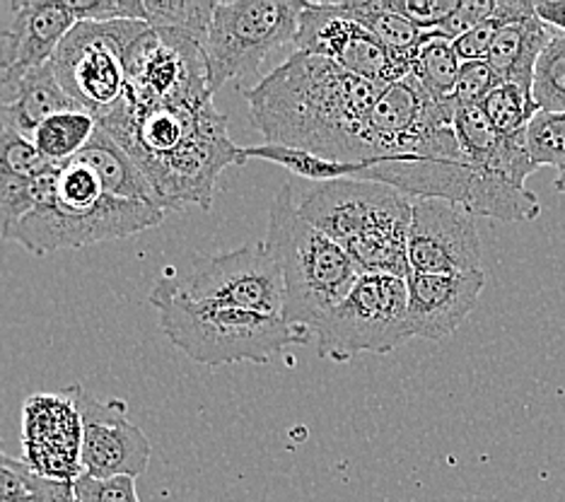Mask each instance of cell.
I'll return each instance as SVG.
<instances>
[{"instance_id":"cell-1","label":"cell","mask_w":565,"mask_h":502,"mask_svg":"<svg viewBox=\"0 0 565 502\" xmlns=\"http://www.w3.org/2000/svg\"><path fill=\"white\" fill-rule=\"evenodd\" d=\"M382 89L324 56L295 51L244 97L266 143L365 164V126Z\"/></svg>"},{"instance_id":"cell-2","label":"cell","mask_w":565,"mask_h":502,"mask_svg":"<svg viewBox=\"0 0 565 502\" xmlns=\"http://www.w3.org/2000/svg\"><path fill=\"white\" fill-rule=\"evenodd\" d=\"M95 119L146 174L162 211H182L191 203L211 211L217 177L230 164L247 162L213 99L143 107L124 97Z\"/></svg>"},{"instance_id":"cell-3","label":"cell","mask_w":565,"mask_h":502,"mask_svg":"<svg viewBox=\"0 0 565 502\" xmlns=\"http://www.w3.org/2000/svg\"><path fill=\"white\" fill-rule=\"evenodd\" d=\"M298 211L351 256L361 274L408 278V227L414 199L370 179H337L317 184Z\"/></svg>"},{"instance_id":"cell-4","label":"cell","mask_w":565,"mask_h":502,"mask_svg":"<svg viewBox=\"0 0 565 502\" xmlns=\"http://www.w3.org/2000/svg\"><path fill=\"white\" fill-rule=\"evenodd\" d=\"M150 305L158 309L164 337L199 365H266L290 345L312 341V333L288 324L280 314L189 300L167 276L152 282Z\"/></svg>"},{"instance_id":"cell-5","label":"cell","mask_w":565,"mask_h":502,"mask_svg":"<svg viewBox=\"0 0 565 502\" xmlns=\"http://www.w3.org/2000/svg\"><path fill=\"white\" fill-rule=\"evenodd\" d=\"M264 242L282 278V319L315 333L331 309L351 292L361 278V268L337 242L305 221L290 182L278 189L268 209Z\"/></svg>"},{"instance_id":"cell-6","label":"cell","mask_w":565,"mask_h":502,"mask_svg":"<svg viewBox=\"0 0 565 502\" xmlns=\"http://www.w3.org/2000/svg\"><path fill=\"white\" fill-rule=\"evenodd\" d=\"M319 357L349 363L363 353H392L408 343V288L390 274H361L351 292L312 333Z\"/></svg>"},{"instance_id":"cell-7","label":"cell","mask_w":565,"mask_h":502,"mask_svg":"<svg viewBox=\"0 0 565 502\" xmlns=\"http://www.w3.org/2000/svg\"><path fill=\"white\" fill-rule=\"evenodd\" d=\"M305 8L298 0H217L203 44L211 95L256 73L276 49L295 44Z\"/></svg>"},{"instance_id":"cell-8","label":"cell","mask_w":565,"mask_h":502,"mask_svg":"<svg viewBox=\"0 0 565 502\" xmlns=\"http://www.w3.org/2000/svg\"><path fill=\"white\" fill-rule=\"evenodd\" d=\"M148 30L146 22H78L63 39L54 71L66 95L93 116L126 95L128 51Z\"/></svg>"},{"instance_id":"cell-9","label":"cell","mask_w":565,"mask_h":502,"mask_svg":"<svg viewBox=\"0 0 565 502\" xmlns=\"http://www.w3.org/2000/svg\"><path fill=\"white\" fill-rule=\"evenodd\" d=\"M167 211L160 205L121 201L105 196L95 209L68 211L54 201H46L12 229L10 242H18L30 254L78 249L87 244L134 237L138 232L158 227Z\"/></svg>"},{"instance_id":"cell-10","label":"cell","mask_w":565,"mask_h":502,"mask_svg":"<svg viewBox=\"0 0 565 502\" xmlns=\"http://www.w3.org/2000/svg\"><path fill=\"white\" fill-rule=\"evenodd\" d=\"M167 278L189 300L282 317V278L266 242H252L213 256H194L184 276L167 274Z\"/></svg>"},{"instance_id":"cell-11","label":"cell","mask_w":565,"mask_h":502,"mask_svg":"<svg viewBox=\"0 0 565 502\" xmlns=\"http://www.w3.org/2000/svg\"><path fill=\"white\" fill-rule=\"evenodd\" d=\"M126 99L134 105H196L213 99L203 44L174 30L148 28L128 51Z\"/></svg>"},{"instance_id":"cell-12","label":"cell","mask_w":565,"mask_h":502,"mask_svg":"<svg viewBox=\"0 0 565 502\" xmlns=\"http://www.w3.org/2000/svg\"><path fill=\"white\" fill-rule=\"evenodd\" d=\"M295 49L324 56L345 73L375 85H394L411 75V63L384 46L361 22L345 15L337 3H307L302 10Z\"/></svg>"},{"instance_id":"cell-13","label":"cell","mask_w":565,"mask_h":502,"mask_svg":"<svg viewBox=\"0 0 565 502\" xmlns=\"http://www.w3.org/2000/svg\"><path fill=\"white\" fill-rule=\"evenodd\" d=\"M75 406L81 410L83 473L93 479H114V476H143L152 445L136 423L126 418L121 402H102L83 384L68 386Z\"/></svg>"},{"instance_id":"cell-14","label":"cell","mask_w":565,"mask_h":502,"mask_svg":"<svg viewBox=\"0 0 565 502\" xmlns=\"http://www.w3.org/2000/svg\"><path fill=\"white\" fill-rule=\"evenodd\" d=\"M481 252L473 215L440 199H414L406 242L411 274H473L483 270Z\"/></svg>"},{"instance_id":"cell-15","label":"cell","mask_w":565,"mask_h":502,"mask_svg":"<svg viewBox=\"0 0 565 502\" xmlns=\"http://www.w3.org/2000/svg\"><path fill=\"white\" fill-rule=\"evenodd\" d=\"M24 463L51 481L75 483L83 476V423L71 392L36 394L22 410Z\"/></svg>"},{"instance_id":"cell-16","label":"cell","mask_w":565,"mask_h":502,"mask_svg":"<svg viewBox=\"0 0 565 502\" xmlns=\"http://www.w3.org/2000/svg\"><path fill=\"white\" fill-rule=\"evenodd\" d=\"M15 15L0 30V89L54 61L66 34L78 24L66 0H20Z\"/></svg>"},{"instance_id":"cell-17","label":"cell","mask_w":565,"mask_h":502,"mask_svg":"<svg viewBox=\"0 0 565 502\" xmlns=\"http://www.w3.org/2000/svg\"><path fill=\"white\" fill-rule=\"evenodd\" d=\"M486 286L483 270L473 274H411L408 329L414 339L443 341L461 327Z\"/></svg>"},{"instance_id":"cell-18","label":"cell","mask_w":565,"mask_h":502,"mask_svg":"<svg viewBox=\"0 0 565 502\" xmlns=\"http://www.w3.org/2000/svg\"><path fill=\"white\" fill-rule=\"evenodd\" d=\"M56 164L46 162L30 138L0 124V242H10L24 217L49 201Z\"/></svg>"},{"instance_id":"cell-19","label":"cell","mask_w":565,"mask_h":502,"mask_svg":"<svg viewBox=\"0 0 565 502\" xmlns=\"http://www.w3.org/2000/svg\"><path fill=\"white\" fill-rule=\"evenodd\" d=\"M68 109L83 107L61 87L54 63H46V66L24 75L20 83L0 89V124L30 140L49 116Z\"/></svg>"},{"instance_id":"cell-20","label":"cell","mask_w":565,"mask_h":502,"mask_svg":"<svg viewBox=\"0 0 565 502\" xmlns=\"http://www.w3.org/2000/svg\"><path fill=\"white\" fill-rule=\"evenodd\" d=\"M551 36H554V28L539 20V15L503 24L486 61L500 75V81L518 85L532 95L536 61L544 54Z\"/></svg>"},{"instance_id":"cell-21","label":"cell","mask_w":565,"mask_h":502,"mask_svg":"<svg viewBox=\"0 0 565 502\" xmlns=\"http://www.w3.org/2000/svg\"><path fill=\"white\" fill-rule=\"evenodd\" d=\"M73 160L93 167L102 186H105L107 196L160 205L146 174L138 170V164L128 158V152L117 143V140L102 131L99 126L93 140H89V143L83 148V152L75 154Z\"/></svg>"},{"instance_id":"cell-22","label":"cell","mask_w":565,"mask_h":502,"mask_svg":"<svg viewBox=\"0 0 565 502\" xmlns=\"http://www.w3.org/2000/svg\"><path fill=\"white\" fill-rule=\"evenodd\" d=\"M337 6L345 15L361 22L370 34H375L392 54L408 63L414 58L416 49L420 46L423 34H426L420 32L414 22H408L404 15H399V12L392 8L390 0H349V3L339 0Z\"/></svg>"},{"instance_id":"cell-23","label":"cell","mask_w":565,"mask_h":502,"mask_svg":"<svg viewBox=\"0 0 565 502\" xmlns=\"http://www.w3.org/2000/svg\"><path fill=\"white\" fill-rule=\"evenodd\" d=\"M459 68L461 61L449 39H443L435 32L423 34V42L411 58V77L426 89L430 99L440 102V105H452Z\"/></svg>"},{"instance_id":"cell-24","label":"cell","mask_w":565,"mask_h":502,"mask_svg":"<svg viewBox=\"0 0 565 502\" xmlns=\"http://www.w3.org/2000/svg\"><path fill=\"white\" fill-rule=\"evenodd\" d=\"M95 131L97 119L93 114L85 109H68L49 116L44 124H40L32 136V143L46 162L58 167L83 152V148L93 140Z\"/></svg>"},{"instance_id":"cell-25","label":"cell","mask_w":565,"mask_h":502,"mask_svg":"<svg viewBox=\"0 0 565 502\" xmlns=\"http://www.w3.org/2000/svg\"><path fill=\"white\" fill-rule=\"evenodd\" d=\"M242 150L247 160L274 162V164L282 167V170H288L290 174L312 179V182H319V184L337 182V179H361L367 172V162L365 164L339 162V160H329V158H322V154H315L307 150L282 148V146H271V143L242 148Z\"/></svg>"},{"instance_id":"cell-26","label":"cell","mask_w":565,"mask_h":502,"mask_svg":"<svg viewBox=\"0 0 565 502\" xmlns=\"http://www.w3.org/2000/svg\"><path fill=\"white\" fill-rule=\"evenodd\" d=\"M148 28L174 30L205 44L217 0H143Z\"/></svg>"},{"instance_id":"cell-27","label":"cell","mask_w":565,"mask_h":502,"mask_svg":"<svg viewBox=\"0 0 565 502\" xmlns=\"http://www.w3.org/2000/svg\"><path fill=\"white\" fill-rule=\"evenodd\" d=\"M479 107L483 109L486 119L491 121L495 131L508 138L526 133V126H530L534 116L539 114L534 97L512 83L498 85Z\"/></svg>"},{"instance_id":"cell-28","label":"cell","mask_w":565,"mask_h":502,"mask_svg":"<svg viewBox=\"0 0 565 502\" xmlns=\"http://www.w3.org/2000/svg\"><path fill=\"white\" fill-rule=\"evenodd\" d=\"M532 97L539 111H565V34L558 30L536 61Z\"/></svg>"},{"instance_id":"cell-29","label":"cell","mask_w":565,"mask_h":502,"mask_svg":"<svg viewBox=\"0 0 565 502\" xmlns=\"http://www.w3.org/2000/svg\"><path fill=\"white\" fill-rule=\"evenodd\" d=\"M526 150L536 167L565 170V111H539L526 126Z\"/></svg>"},{"instance_id":"cell-30","label":"cell","mask_w":565,"mask_h":502,"mask_svg":"<svg viewBox=\"0 0 565 502\" xmlns=\"http://www.w3.org/2000/svg\"><path fill=\"white\" fill-rule=\"evenodd\" d=\"M498 85H503V81H500V75L493 71V66L488 61L461 63L457 85H455V95H452V105L457 109L479 107Z\"/></svg>"},{"instance_id":"cell-31","label":"cell","mask_w":565,"mask_h":502,"mask_svg":"<svg viewBox=\"0 0 565 502\" xmlns=\"http://www.w3.org/2000/svg\"><path fill=\"white\" fill-rule=\"evenodd\" d=\"M78 22H146L148 12L143 0H66Z\"/></svg>"},{"instance_id":"cell-32","label":"cell","mask_w":565,"mask_h":502,"mask_svg":"<svg viewBox=\"0 0 565 502\" xmlns=\"http://www.w3.org/2000/svg\"><path fill=\"white\" fill-rule=\"evenodd\" d=\"M75 495L81 502H140L136 479L131 476H114V479H93L83 473L75 481Z\"/></svg>"},{"instance_id":"cell-33","label":"cell","mask_w":565,"mask_h":502,"mask_svg":"<svg viewBox=\"0 0 565 502\" xmlns=\"http://www.w3.org/2000/svg\"><path fill=\"white\" fill-rule=\"evenodd\" d=\"M495 10H498V0H459L457 8L452 10V15H449L438 30H433L438 36L449 39V42H455L461 34H467L469 30L479 28L486 20L495 18Z\"/></svg>"},{"instance_id":"cell-34","label":"cell","mask_w":565,"mask_h":502,"mask_svg":"<svg viewBox=\"0 0 565 502\" xmlns=\"http://www.w3.org/2000/svg\"><path fill=\"white\" fill-rule=\"evenodd\" d=\"M390 3L420 32H433L452 15L459 0H390Z\"/></svg>"},{"instance_id":"cell-35","label":"cell","mask_w":565,"mask_h":502,"mask_svg":"<svg viewBox=\"0 0 565 502\" xmlns=\"http://www.w3.org/2000/svg\"><path fill=\"white\" fill-rule=\"evenodd\" d=\"M503 20L491 18L486 20L479 28L469 30L467 34H461L459 39H455L452 46H455V54L459 56L461 63H469V61H486L488 54H491V46L495 42V34L498 30L503 28Z\"/></svg>"},{"instance_id":"cell-36","label":"cell","mask_w":565,"mask_h":502,"mask_svg":"<svg viewBox=\"0 0 565 502\" xmlns=\"http://www.w3.org/2000/svg\"><path fill=\"white\" fill-rule=\"evenodd\" d=\"M534 10L539 20L565 34V0H536Z\"/></svg>"},{"instance_id":"cell-37","label":"cell","mask_w":565,"mask_h":502,"mask_svg":"<svg viewBox=\"0 0 565 502\" xmlns=\"http://www.w3.org/2000/svg\"><path fill=\"white\" fill-rule=\"evenodd\" d=\"M554 186H556V191H558V193H565V170H563V172H558Z\"/></svg>"}]
</instances>
